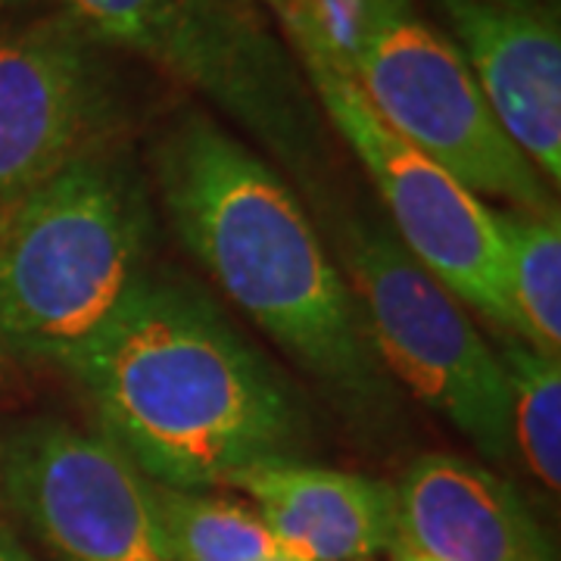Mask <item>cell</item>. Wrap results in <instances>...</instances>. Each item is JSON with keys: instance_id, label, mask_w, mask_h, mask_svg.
Wrapping results in <instances>:
<instances>
[{"instance_id": "cell-1", "label": "cell", "mask_w": 561, "mask_h": 561, "mask_svg": "<svg viewBox=\"0 0 561 561\" xmlns=\"http://www.w3.org/2000/svg\"><path fill=\"white\" fill-rule=\"evenodd\" d=\"M60 365L150 483L206 490L300 459L309 421L275 365L191 284L144 275Z\"/></svg>"}, {"instance_id": "cell-2", "label": "cell", "mask_w": 561, "mask_h": 561, "mask_svg": "<svg viewBox=\"0 0 561 561\" xmlns=\"http://www.w3.org/2000/svg\"><path fill=\"white\" fill-rule=\"evenodd\" d=\"M153 169L172 231L231 302L346 415H390L393 383L359 302L290 184L206 113L165 128Z\"/></svg>"}, {"instance_id": "cell-3", "label": "cell", "mask_w": 561, "mask_h": 561, "mask_svg": "<svg viewBox=\"0 0 561 561\" xmlns=\"http://www.w3.org/2000/svg\"><path fill=\"white\" fill-rule=\"evenodd\" d=\"M150 206L116 140L0 206V337L60 362L147 275Z\"/></svg>"}, {"instance_id": "cell-4", "label": "cell", "mask_w": 561, "mask_h": 561, "mask_svg": "<svg viewBox=\"0 0 561 561\" xmlns=\"http://www.w3.org/2000/svg\"><path fill=\"white\" fill-rule=\"evenodd\" d=\"M341 253L383 371L449 421L483 459L512 465V387L468 309L375 225L346 221Z\"/></svg>"}, {"instance_id": "cell-5", "label": "cell", "mask_w": 561, "mask_h": 561, "mask_svg": "<svg viewBox=\"0 0 561 561\" xmlns=\"http://www.w3.org/2000/svg\"><path fill=\"white\" fill-rule=\"evenodd\" d=\"M106 47H125L184 81L294 172L321 157V122L294 60L241 0H62Z\"/></svg>"}, {"instance_id": "cell-6", "label": "cell", "mask_w": 561, "mask_h": 561, "mask_svg": "<svg viewBox=\"0 0 561 561\" xmlns=\"http://www.w3.org/2000/svg\"><path fill=\"white\" fill-rule=\"evenodd\" d=\"M365 101L402 140L471 194L540 213L556 206L534 162L502 131L456 44L409 0H375L346 62Z\"/></svg>"}, {"instance_id": "cell-7", "label": "cell", "mask_w": 561, "mask_h": 561, "mask_svg": "<svg viewBox=\"0 0 561 561\" xmlns=\"http://www.w3.org/2000/svg\"><path fill=\"white\" fill-rule=\"evenodd\" d=\"M297 60L319 106L381 191L402 250L465 309H478L502 334L518 337L496 213L402 140L365 101L350 72L309 47H297Z\"/></svg>"}, {"instance_id": "cell-8", "label": "cell", "mask_w": 561, "mask_h": 561, "mask_svg": "<svg viewBox=\"0 0 561 561\" xmlns=\"http://www.w3.org/2000/svg\"><path fill=\"white\" fill-rule=\"evenodd\" d=\"M0 496L57 561H175L150 481L103 434L20 424L0 440Z\"/></svg>"}, {"instance_id": "cell-9", "label": "cell", "mask_w": 561, "mask_h": 561, "mask_svg": "<svg viewBox=\"0 0 561 561\" xmlns=\"http://www.w3.org/2000/svg\"><path fill=\"white\" fill-rule=\"evenodd\" d=\"M103 50L66 13L0 32V206L116 140L119 88Z\"/></svg>"}, {"instance_id": "cell-10", "label": "cell", "mask_w": 561, "mask_h": 561, "mask_svg": "<svg viewBox=\"0 0 561 561\" xmlns=\"http://www.w3.org/2000/svg\"><path fill=\"white\" fill-rule=\"evenodd\" d=\"M453 44L502 131L542 179H561V28L549 3L440 0Z\"/></svg>"}, {"instance_id": "cell-11", "label": "cell", "mask_w": 561, "mask_h": 561, "mask_svg": "<svg viewBox=\"0 0 561 561\" xmlns=\"http://www.w3.org/2000/svg\"><path fill=\"white\" fill-rule=\"evenodd\" d=\"M397 549L424 561H556L515 483L459 456H421L397 486Z\"/></svg>"}, {"instance_id": "cell-12", "label": "cell", "mask_w": 561, "mask_h": 561, "mask_svg": "<svg viewBox=\"0 0 561 561\" xmlns=\"http://www.w3.org/2000/svg\"><path fill=\"white\" fill-rule=\"evenodd\" d=\"M256 502V515L294 561H362L397 549V486L306 465L268 461L228 483Z\"/></svg>"}, {"instance_id": "cell-13", "label": "cell", "mask_w": 561, "mask_h": 561, "mask_svg": "<svg viewBox=\"0 0 561 561\" xmlns=\"http://www.w3.org/2000/svg\"><path fill=\"white\" fill-rule=\"evenodd\" d=\"M515 331L549 359H561V213L559 203L496 213Z\"/></svg>"}, {"instance_id": "cell-14", "label": "cell", "mask_w": 561, "mask_h": 561, "mask_svg": "<svg viewBox=\"0 0 561 561\" xmlns=\"http://www.w3.org/2000/svg\"><path fill=\"white\" fill-rule=\"evenodd\" d=\"M150 496L175 561H265L280 556L260 515L238 502L162 483H150Z\"/></svg>"}, {"instance_id": "cell-15", "label": "cell", "mask_w": 561, "mask_h": 561, "mask_svg": "<svg viewBox=\"0 0 561 561\" xmlns=\"http://www.w3.org/2000/svg\"><path fill=\"white\" fill-rule=\"evenodd\" d=\"M500 356L512 387L515 453L556 496L561 486V359L542 356L515 334H502Z\"/></svg>"}, {"instance_id": "cell-16", "label": "cell", "mask_w": 561, "mask_h": 561, "mask_svg": "<svg viewBox=\"0 0 561 561\" xmlns=\"http://www.w3.org/2000/svg\"><path fill=\"white\" fill-rule=\"evenodd\" d=\"M0 561H35L25 552V546L13 537V530H7L3 524H0Z\"/></svg>"}, {"instance_id": "cell-17", "label": "cell", "mask_w": 561, "mask_h": 561, "mask_svg": "<svg viewBox=\"0 0 561 561\" xmlns=\"http://www.w3.org/2000/svg\"><path fill=\"white\" fill-rule=\"evenodd\" d=\"M265 561H294V559H287V556H275V559H265Z\"/></svg>"}, {"instance_id": "cell-18", "label": "cell", "mask_w": 561, "mask_h": 561, "mask_svg": "<svg viewBox=\"0 0 561 561\" xmlns=\"http://www.w3.org/2000/svg\"><path fill=\"white\" fill-rule=\"evenodd\" d=\"M268 3H272V7H278V3H287V0H268Z\"/></svg>"}, {"instance_id": "cell-19", "label": "cell", "mask_w": 561, "mask_h": 561, "mask_svg": "<svg viewBox=\"0 0 561 561\" xmlns=\"http://www.w3.org/2000/svg\"><path fill=\"white\" fill-rule=\"evenodd\" d=\"M527 3H549V0H527Z\"/></svg>"}, {"instance_id": "cell-20", "label": "cell", "mask_w": 561, "mask_h": 561, "mask_svg": "<svg viewBox=\"0 0 561 561\" xmlns=\"http://www.w3.org/2000/svg\"><path fill=\"white\" fill-rule=\"evenodd\" d=\"M402 561H424V559H402Z\"/></svg>"}, {"instance_id": "cell-21", "label": "cell", "mask_w": 561, "mask_h": 561, "mask_svg": "<svg viewBox=\"0 0 561 561\" xmlns=\"http://www.w3.org/2000/svg\"><path fill=\"white\" fill-rule=\"evenodd\" d=\"M0 3H7V0H0Z\"/></svg>"}]
</instances>
